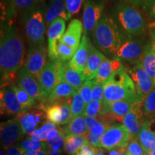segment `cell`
<instances>
[{
    "mask_svg": "<svg viewBox=\"0 0 155 155\" xmlns=\"http://www.w3.org/2000/svg\"><path fill=\"white\" fill-rule=\"evenodd\" d=\"M24 63V43L18 32L11 27L2 30L0 38L2 88L11 85Z\"/></svg>",
    "mask_w": 155,
    "mask_h": 155,
    "instance_id": "obj_1",
    "label": "cell"
},
{
    "mask_svg": "<svg viewBox=\"0 0 155 155\" xmlns=\"http://www.w3.org/2000/svg\"><path fill=\"white\" fill-rule=\"evenodd\" d=\"M145 97L137 91L132 79L124 65L104 83V101L112 103L122 100L144 101Z\"/></svg>",
    "mask_w": 155,
    "mask_h": 155,
    "instance_id": "obj_2",
    "label": "cell"
},
{
    "mask_svg": "<svg viewBox=\"0 0 155 155\" xmlns=\"http://www.w3.org/2000/svg\"><path fill=\"white\" fill-rule=\"evenodd\" d=\"M93 34L97 48L107 55H115L122 45L119 29L111 17H102Z\"/></svg>",
    "mask_w": 155,
    "mask_h": 155,
    "instance_id": "obj_3",
    "label": "cell"
},
{
    "mask_svg": "<svg viewBox=\"0 0 155 155\" xmlns=\"http://www.w3.org/2000/svg\"><path fill=\"white\" fill-rule=\"evenodd\" d=\"M62 63L63 61L61 60H55L48 63L37 78L46 100L54 88L58 83L62 82Z\"/></svg>",
    "mask_w": 155,
    "mask_h": 155,
    "instance_id": "obj_4",
    "label": "cell"
},
{
    "mask_svg": "<svg viewBox=\"0 0 155 155\" xmlns=\"http://www.w3.org/2000/svg\"><path fill=\"white\" fill-rule=\"evenodd\" d=\"M118 19L124 30L129 34L137 35L141 33L144 29V21L140 12L134 7L124 5L117 11Z\"/></svg>",
    "mask_w": 155,
    "mask_h": 155,
    "instance_id": "obj_5",
    "label": "cell"
},
{
    "mask_svg": "<svg viewBox=\"0 0 155 155\" xmlns=\"http://www.w3.org/2000/svg\"><path fill=\"white\" fill-rule=\"evenodd\" d=\"M131 136L124 124H114L106 129L101 137V147L107 150L119 147H126Z\"/></svg>",
    "mask_w": 155,
    "mask_h": 155,
    "instance_id": "obj_6",
    "label": "cell"
},
{
    "mask_svg": "<svg viewBox=\"0 0 155 155\" xmlns=\"http://www.w3.org/2000/svg\"><path fill=\"white\" fill-rule=\"evenodd\" d=\"M0 134L2 146L5 150L20 143L24 133L17 116L7 121L2 122Z\"/></svg>",
    "mask_w": 155,
    "mask_h": 155,
    "instance_id": "obj_7",
    "label": "cell"
},
{
    "mask_svg": "<svg viewBox=\"0 0 155 155\" xmlns=\"http://www.w3.org/2000/svg\"><path fill=\"white\" fill-rule=\"evenodd\" d=\"M47 64V50L44 43L34 44L29 50L24 67L37 78Z\"/></svg>",
    "mask_w": 155,
    "mask_h": 155,
    "instance_id": "obj_8",
    "label": "cell"
},
{
    "mask_svg": "<svg viewBox=\"0 0 155 155\" xmlns=\"http://www.w3.org/2000/svg\"><path fill=\"white\" fill-rule=\"evenodd\" d=\"M17 83L18 86L28 93L36 101L39 102V104H48L37 78L24 66L17 73Z\"/></svg>",
    "mask_w": 155,
    "mask_h": 155,
    "instance_id": "obj_9",
    "label": "cell"
},
{
    "mask_svg": "<svg viewBox=\"0 0 155 155\" xmlns=\"http://www.w3.org/2000/svg\"><path fill=\"white\" fill-rule=\"evenodd\" d=\"M42 12L36 11L30 14L25 22V32L28 40L32 44L44 43L45 25Z\"/></svg>",
    "mask_w": 155,
    "mask_h": 155,
    "instance_id": "obj_10",
    "label": "cell"
},
{
    "mask_svg": "<svg viewBox=\"0 0 155 155\" xmlns=\"http://www.w3.org/2000/svg\"><path fill=\"white\" fill-rule=\"evenodd\" d=\"M143 105L144 101L134 103L131 111L123 120V124L131 134V138H138L139 131L146 120Z\"/></svg>",
    "mask_w": 155,
    "mask_h": 155,
    "instance_id": "obj_11",
    "label": "cell"
},
{
    "mask_svg": "<svg viewBox=\"0 0 155 155\" xmlns=\"http://www.w3.org/2000/svg\"><path fill=\"white\" fill-rule=\"evenodd\" d=\"M45 111L48 121L56 125L68 124L73 119L72 112L67 101L48 104Z\"/></svg>",
    "mask_w": 155,
    "mask_h": 155,
    "instance_id": "obj_12",
    "label": "cell"
},
{
    "mask_svg": "<svg viewBox=\"0 0 155 155\" xmlns=\"http://www.w3.org/2000/svg\"><path fill=\"white\" fill-rule=\"evenodd\" d=\"M0 111L2 115L15 116L25 112V110L12 88V84L3 87L0 92Z\"/></svg>",
    "mask_w": 155,
    "mask_h": 155,
    "instance_id": "obj_13",
    "label": "cell"
},
{
    "mask_svg": "<svg viewBox=\"0 0 155 155\" xmlns=\"http://www.w3.org/2000/svg\"><path fill=\"white\" fill-rule=\"evenodd\" d=\"M128 73L132 79L137 91L144 97L154 87V81L145 71L141 61L136 62Z\"/></svg>",
    "mask_w": 155,
    "mask_h": 155,
    "instance_id": "obj_14",
    "label": "cell"
},
{
    "mask_svg": "<svg viewBox=\"0 0 155 155\" xmlns=\"http://www.w3.org/2000/svg\"><path fill=\"white\" fill-rule=\"evenodd\" d=\"M65 32V20L58 18L53 21L48 26V53L51 61L58 60L57 45L59 40Z\"/></svg>",
    "mask_w": 155,
    "mask_h": 155,
    "instance_id": "obj_15",
    "label": "cell"
},
{
    "mask_svg": "<svg viewBox=\"0 0 155 155\" xmlns=\"http://www.w3.org/2000/svg\"><path fill=\"white\" fill-rule=\"evenodd\" d=\"M103 7L88 1L85 4L83 13V25L85 33L94 32L102 18Z\"/></svg>",
    "mask_w": 155,
    "mask_h": 155,
    "instance_id": "obj_16",
    "label": "cell"
},
{
    "mask_svg": "<svg viewBox=\"0 0 155 155\" xmlns=\"http://www.w3.org/2000/svg\"><path fill=\"white\" fill-rule=\"evenodd\" d=\"M106 58L102 52L96 49L91 42H90L88 61L82 73L85 81H91L94 79L101 64Z\"/></svg>",
    "mask_w": 155,
    "mask_h": 155,
    "instance_id": "obj_17",
    "label": "cell"
},
{
    "mask_svg": "<svg viewBox=\"0 0 155 155\" xmlns=\"http://www.w3.org/2000/svg\"><path fill=\"white\" fill-rule=\"evenodd\" d=\"M83 30V22L79 19H73L69 23L65 33L59 42L78 49L81 44Z\"/></svg>",
    "mask_w": 155,
    "mask_h": 155,
    "instance_id": "obj_18",
    "label": "cell"
},
{
    "mask_svg": "<svg viewBox=\"0 0 155 155\" xmlns=\"http://www.w3.org/2000/svg\"><path fill=\"white\" fill-rule=\"evenodd\" d=\"M90 42V40L87 38L86 35H83L80 45L75 53L73 57L68 62L70 67L80 73H83V69L86 66L87 61H88Z\"/></svg>",
    "mask_w": 155,
    "mask_h": 155,
    "instance_id": "obj_19",
    "label": "cell"
},
{
    "mask_svg": "<svg viewBox=\"0 0 155 155\" xmlns=\"http://www.w3.org/2000/svg\"><path fill=\"white\" fill-rule=\"evenodd\" d=\"M144 54L142 47L138 42L127 41L121 45V46L114 55V58L120 61H140L141 56Z\"/></svg>",
    "mask_w": 155,
    "mask_h": 155,
    "instance_id": "obj_20",
    "label": "cell"
},
{
    "mask_svg": "<svg viewBox=\"0 0 155 155\" xmlns=\"http://www.w3.org/2000/svg\"><path fill=\"white\" fill-rule=\"evenodd\" d=\"M122 65L121 61L117 58L109 59L106 58L101 64L96 77L93 80L97 83L104 84Z\"/></svg>",
    "mask_w": 155,
    "mask_h": 155,
    "instance_id": "obj_21",
    "label": "cell"
},
{
    "mask_svg": "<svg viewBox=\"0 0 155 155\" xmlns=\"http://www.w3.org/2000/svg\"><path fill=\"white\" fill-rule=\"evenodd\" d=\"M135 102L137 101L131 100H122L112 103L104 102V104L105 106V111H109L116 121L123 122L124 117L131 111L134 103Z\"/></svg>",
    "mask_w": 155,
    "mask_h": 155,
    "instance_id": "obj_22",
    "label": "cell"
},
{
    "mask_svg": "<svg viewBox=\"0 0 155 155\" xmlns=\"http://www.w3.org/2000/svg\"><path fill=\"white\" fill-rule=\"evenodd\" d=\"M76 91L73 87L65 81H62L56 86L47 98V104L65 101Z\"/></svg>",
    "mask_w": 155,
    "mask_h": 155,
    "instance_id": "obj_23",
    "label": "cell"
},
{
    "mask_svg": "<svg viewBox=\"0 0 155 155\" xmlns=\"http://www.w3.org/2000/svg\"><path fill=\"white\" fill-rule=\"evenodd\" d=\"M58 18H63L65 21L69 19L65 0H53L46 12L45 22L48 26Z\"/></svg>",
    "mask_w": 155,
    "mask_h": 155,
    "instance_id": "obj_24",
    "label": "cell"
},
{
    "mask_svg": "<svg viewBox=\"0 0 155 155\" xmlns=\"http://www.w3.org/2000/svg\"><path fill=\"white\" fill-rule=\"evenodd\" d=\"M62 81H65L71 85L75 91H78L80 87L82 86L85 78L82 73H80L70 67L69 63L66 61H63L61 68Z\"/></svg>",
    "mask_w": 155,
    "mask_h": 155,
    "instance_id": "obj_25",
    "label": "cell"
},
{
    "mask_svg": "<svg viewBox=\"0 0 155 155\" xmlns=\"http://www.w3.org/2000/svg\"><path fill=\"white\" fill-rule=\"evenodd\" d=\"M138 139L144 152L151 153L155 150V133L151 129L149 120H145L139 131Z\"/></svg>",
    "mask_w": 155,
    "mask_h": 155,
    "instance_id": "obj_26",
    "label": "cell"
},
{
    "mask_svg": "<svg viewBox=\"0 0 155 155\" xmlns=\"http://www.w3.org/2000/svg\"><path fill=\"white\" fill-rule=\"evenodd\" d=\"M86 116L84 114L74 118L64 127H59L65 136L76 135L85 136L88 132L86 123Z\"/></svg>",
    "mask_w": 155,
    "mask_h": 155,
    "instance_id": "obj_27",
    "label": "cell"
},
{
    "mask_svg": "<svg viewBox=\"0 0 155 155\" xmlns=\"http://www.w3.org/2000/svg\"><path fill=\"white\" fill-rule=\"evenodd\" d=\"M25 112L27 114L29 121L35 128L42 127L46 122L49 121L48 120L45 111L38 106L29 108Z\"/></svg>",
    "mask_w": 155,
    "mask_h": 155,
    "instance_id": "obj_28",
    "label": "cell"
},
{
    "mask_svg": "<svg viewBox=\"0 0 155 155\" xmlns=\"http://www.w3.org/2000/svg\"><path fill=\"white\" fill-rule=\"evenodd\" d=\"M88 143L85 136L68 135L65 137L64 150L69 155H75L83 144Z\"/></svg>",
    "mask_w": 155,
    "mask_h": 155,
    "instance_id": "obj_29",
    "label": "cell"
},
{
    "mask_svg": "<svg viewBox=\"0 0 155 155\" xmlns=\"http://www.w3.org/2000/svg\"><path fill=\"white\" fill-rule=\"evenodd\" d=\"M67 101L68 102L70 107H71L73 119L84 114L86 104L78 92L75 91V94L67 100Z\"/></svg>",
    "mask_w": 155,
    "mask_h": 155,
    "instance_id": "obj_30",
    "label": "cell"
},
{
    "mask_svg": "<svg viewBox=\"0 0 155 155\" xmlns=\"http://www.w3.org/2000/svg\"><path fill=\"white\" fill-rule=\"evenodd\" d=\"M140 61L147 74L154 80L155 78V53L152 47L144 52Z\"/></svg>",
    "mask_w": 155,
    "mask_h": 155,
    "instance_id": "obj_31",
    "label": "cell"
},
{
    "mask_svg": "<svg viewBox=\"0 0 155 155\" xmlns=\"http://www.w3.org/2000/svg\"><path fill=\"white\" fill-rule=\"evenodd\" d=\"M12 88L14 90L15 94H16L17 100L20 103V104L22 105L23 108H24L25 111L27 109H29V108L32 107H35V106H38L39 105L38 101H36L32 97H30L28 93L25 91L19 86L12 85Z\"/></svg>",
    "mask_w": 155,
    "mask_h": 155,
    "instance_id": "obj_32",
    "label": "cell"
},
{
    "mask_svg": "<svg viewBox=\"0 0 155 155\" xmlns=\"http://www.w3.org/2000/svg\"><path fill=\"white\" fill-rule=\"evenodd\" d=\"M145 119L152 120L155 119V86L145 96L143 105Z\"/></svg>",
    "mask_w": 155,
    "mask_h": 155,
    "instance_id": "obj_33",
    "label": "cell"
},
{
    "mask_svg": "<svg viewBox=\"0 0 155 155\" xmlns=\"http://www.w3.org/2000/svg\"><path fill=\"white\" fill-rule=\"evenodd\" d=\"M65 137H66V136L64 134L63 131H61V134L55 138L45 141L46 146H47L48 152L50 153L51 152H54L61 153L63 152L64 147H65Z\"/></svg>",
    "mask_w": 155,
    "mask_h": 155,
    "instance_id": "obj_34",
    "label": "cell"
},
{
    "mask_svg": "<svg viewBox=\"0 0 155 155\" xmlns=\"http://www.w3.org/2000/svg\"><path fill=\"white\" fill-rule=\"evenodd\" d=\"M18 146L24 151H47V146L45 141L32 140L30 137L21 141Z\"/></svg>",
    "mask_w": 155,
    "mask_h": 155,
    "instance_id": "obj_35",
    "label": "cell"
},
{
    "mask_svg": "<svg viewBox=\"0 0 155 155\" xmlns=\"http://www.w3.org/2000/svg\"><path fill=\"white\" fill-rule=\"evenodd\" d=\"M77 48H74L67 45L58 42L57 45V53L58 56V60L62 61H71V59L73 57Z\"/></svg>",
    "mask_w": 155,
    "mask_h": 155,
    "instance_id": "obj_36",
    "label": "cell"
},
{
    "mask_svg": "<svg viewBox=\"0 0 155 155\" xmlns=\"http://www.w3.org/2000/svg\"><path fill=\"white\" fill-rule=\"evenodd\" d=\"M104 111H105V106H104V102L92 101L86 106L84 115L96 118L100 114L104 112Z\"/></svg>",
    "mask_w": 155,
    "mask_h": 155,
    "instance_id": "obj_37",
    "label": "cell"
},
{
    "mask_svg": "<svg viewBox=\"0 0 155 155\" xmlns=\"http://www.w3.org/2000/svg\"><path fill=\"white\" fill-rule=\"evenodd\" d=\"M94 81H85L82 86L78 90V94L83 98L86 104H88L92 101V88Z\"/></svg>",
    "mask_w": 155,
    "mask_h": 155,
    "instance_id": "obj_38",
    "label": "cell"
},
{
    "mask_svg": "<svg viewBox=\"0 0 155 155\" xmlns=\"http://www.w3.org/2000/svg\"><path fill=\"white\" fill-rule=\"evenodd\" d=\"M17 118L19 122L21 128H22L23 133L25 134L30 136L31 134L32 133V131L35 129V128L31 124L30 122L29 121L26 113L25 112H22V113L18 114V115H17Z\"/></svg>",
    "mask_w": 155,
    "mask_h": 155,
    "instance_id": "obj_39",
    "label": "cell"
},
{
    "mask_svg": "<svg viewBox=\"0 0 155 155\" xmlns=\"http://www.w3.org/2000/svg\"><path fill=\"white\" fill-rule=\"evenodd\" d=\"M65 2L70 19L73 15L79 12L82 7L83 0H65Z\"/></svg>",
    "mask_w": 155,
    "mask_h": 155,
    "instance_id": "obj_40",
    "label": "cell"
},
{
    "mask_svg": "<svg viewBox=\"0 0 155 155\" xmlns=\"http://www.w3.org/2000/svg\"><path fill=\"white\" fill-rule=\"evenodd\" d=\"M127 152L131 155H144V151L138 138H131L127 145Z\"/></svg>",
    "mask_w": 155,
    "mask_h": 155,
    "instance_id": "obj_41",
    "label": "cell"
},
{
    "mask_svg": "<svg viewBox=\"0 0 155 155\" xmlns=\"http://www.w3.org/2000/svg\"><path fill=\"white\" fill-rule=\"evenodd\" d=\"M104 84L97 83L94 81L92 88V101H104Z\"/></svg>",
    "mask_w": 155,
    "mask_h": 155,
    "instance_id": "obj_42",
    "label": "cell"
},
{
    "mask_svg": "<svg viewBox=\"0 0 155 155\" xmlns=\"http://www.w3.org/2000/svg\"><path fill=\"white\" fill-rule=\"evenodd\" d=\"M17 9L20 10H28L35 5L37 0H12Z\"/></svg>",
    "mask_w": 155,
    "mask_h": 155,
    "instance_id": "obj_43",
    "label": "cell"
},
{
    "mask_svg": "<svg viewBox=\"0 0 155 155\" xmlns=\"http://www.w3.org/2000/svg\"><path fill=\"white\" fill-rule=\"evenodd\" d=\"M86 138L88 140V143L91 144L93 147H96V148H99L101 147V137L102 136L97 135L91 132L88 131V132L85 135Z\"/></svg>",
    "mask_w": 155,
    "mask_h": 155,
    "instance_id": "obj_44",
    "label": "cell"
},
{
    "mask_svg": "<svg viewBox=\"0 0 155 155\" xmlns=\"http://www.w3.org/2000/svg\"><path fill=\"white\" fill-rule=\"evenodd\" d=\"M75 155H96V148L89 143L83 144Z\"/></svg>",
    "mask_w": 155,
    "mask_h": 155,
    "instance_id": "obj_45",
    "label": "cell"
},
{
    "mask_svg": "<svg viewBox=\"0 0 155 155\" xmlns=\"http://www.w3.org/2000/svg\"><path fill=\"white\" fill-rule=\"evenodd\" d=\"M25 151L19 147L18 145H15L5 150V155H24Z\"/></svg>",
    "mask_w": 155,
    "mask_h": 155,
    "instance_id": "obj_46",
    "label": "cell"
},
{
    "mask_svg": "<svg viewBox=\"0 0 155 155\" xmlns=\"http://www.w3.org/2000/svg\"><path fill=\"white\" fill-rule=\"evenodd\" d=\"M86 116V123L87 126V129H88V131H91L94 127H96V125L99 124L101 123L99 120H98L95 117H91V116Z\"/></svg>",
    "mask_w": 155,
    "mask_h": 155,
    "instance_id": "obj_47",
    "label": "cell"
},
{
    "mask_svg": "<svg viewBox=\"0 0 155 155\" xmlns=\"http://www.w3.org/2000/svg\"><path fill=\"white\" fill-rule=\"evenodd\" d=\"M108 127H108V126L104 124L101 123V124H99L96 125V127H94L91 129V130L89 131H91V132L95 134L103 136V134H104V132H105L106 130L108 129Z\"/></svg>",
    "mask_w": 155,
    "mask_h": 155,
    "instance_id": "obj_48",
    "label": "cell"
},
{
    "mask_svg": "<svg viewBox=\"0 0 155 155\" xmlns=\"http://www.w3.org/2000/svg\"><path fill=\"white\" fill-rule=\"evenodd\" d=\"M127 152V149L126 147H119L109 150L108 155H125Z\"/></svg>",
    "mask_w": 155,
    "mask_h": 155,
    "instance_id": "obj_49",
    "label": "cell"
},
{
    "mask_svg": "<svg viewBox=\"0 0 155 155\" xmlns=\"http://www.w3.org/2000/svg\"><path fill=\"white\" fill-rule=\"evenodd\" d=\"M61 131L59 129V127H58V129H54V130H52L49 131V132L48 133V135H47V139L48 140H50V139H52L53 138H55V137H57L61 134Z\"/></svg>",
    "mask_w": 155,
    "mask_h": 155,
    "instance_id": "obj_50",
    "label": "cell"
},
{
    "mask_svg": "<svg viewBox=\"0 0 155 155\" xmlns=\"http://www.w3.org/2000/svg\"><path fill=\"white\" fill-rule=\"evenodd\" d=\"M24 155H48L47 151H25Z\"/></svg>",
    "mask_w": 155,
    "mask_h": 155,
    "instance_id": "obj_51",
    "label": "cell"
},
{
    "mask_svg": "<svg viewBox=\"0 0 155 155\" xmlns=\"http://www.w3.org/2000/svg\"><path fill=\"white\" fill-rule=\"evenodd\" d=\"M150 12L152 17H155V0H151L150 6Z\"/></svg>",
    "mask_w": 155,
    "mask_h": 155,
    "instance_id": "obj_52",
    "label": "cell"
},
{
    "mask_svg": "<svg viewBox=\"0 0 155 155\" xmlns=\"http://www.w3.org/2000/svg\"><path fill=\"white\" fill-rule=\"evenodd\" d=\"M96 155H106V150L102 148H96Z\"/></svg>",
    "mask_w": 155,
    "mask_h": 155,
    "instance_id": "obj_53",
    "label": "cell"
},
{
    "mask_svg": "<svg viewBox=\"0 0 155 155\" xmlns=\"http://www.w3.org/2000/svg\"><path fill=\"white\" fill-rule=\"evenodd\" d=\"M150 28L151 29V31H152V35L155 40V22L151 23L150 25Z\"/></svg>",
    "mask_w": 155,
    "mask_h": 155,
    "instance_id": "obj_54",
    "label": "cell"
},
{
    "mask_svg": "<svg viewBox=\"0 0 155 155\" xmlns=\"http://www.w3.org/2000/svg\"><path fill=\"white\" fill-rule=\"evenodd\" d=\"M149 121H150V127L151 128V129L155 133V119L149 120Z\"/></svg>",
    "mask_w": 155,
    "mask_h": 155,
    "instance_id": "obj_55",
    "label": "cell"
},
{
    "mask_svg": "<svg viewBox=\"0 0 155 155\" xmlns=\"http://www.w3.org/2000/svg\"><path fill=\"white\" fill-rule=\"evenodd\" d=\"M48 155H62L61 153L59 152H51L50 153H48Z\"/></svg>",
    "mask_w": 155,
    "mask_h": 155,
    "instance_id": "obj_56",
    "label": "cell"
},
{
    "mask_svg": "<svg viewBox=\"0 0 155 155\" xmlns=\"http://www.w3.org/2000/svg\"><path fill=\"white\" fill-rule=\"evenodd\" d=\"M129 1H131V2H133V3H139V2H140L142 1V0H129Z\"/></svg>",
    "mask_w": 155,
    "mask_h": 155,
    "instance_id": "obj_57",
    "label": "cell"
},
{
    "mask_svg": "<svg viewBox=\"0 0 155 155\" xmlns=\"http://www.w3.org/2000/svg\"><path fill=\"white\" fill-rule=\"evenodd\" d=\"M152 48L154 50H155V40H154V42H153V44H152Z\"/></svg>",
    "mask_w": 155,
    "mask_h": 155,
    "instance_id": "obj_58",
    "label": "cell"
},
{
    "mask_svg": "<svg viewBox=\"0 0 155 155\" xmlns=\"http://www.w3.org/2000/svg\"><path fill=\"white\" fill-rule=\"evenodd\" d=\"M150 154L151 155H155V150H154V151H152V152H151V153H150Z\"/></svg>",
    "mask_w": 155,
    "mask_h": 155,
    "instance_id": "obj_59",
    "label": "cell"
},
{
    "mask_svg": "<svg viewBox=\"0 0 155 155\" xmlns=\"http://www.w3.org/2000/svg\"><path fill=\"white\" fill-rule=\"evenodd\" d=\"M144 155H151L150 153H147V152H144Z\"/></svg>",
    "mask_w": 155,
    "mask_h": 155,
    "instance_id": "obj_60",
    "label": "cell"
},
{
    "mask_svg": "<svg viewBox=\"0 0 155 155\" xmlns=\"http://www.w3.org/2000/svg\"><path fill=\"white\" fill-rule=\"evenodd\" d=\"M125 155H131V154H129V153L127 152V153H126V154H125Z\"/></svg>",
    "mask_w": 155,
    "mask_h": 155,
    "instance_id": "obj_61",
    "label": "cell"
},
{
    "mask_svg": "<svg viewBox=\"0 0 155 155\" xmlns=\"http://www.w3.org/2000/svg\"><path fill=\"white\" fill-rule=\"evenodd\" d=\"M153 81H154V86H155V78H154V79Z\"/></svg>",
    "mask_w": 155,
    "mask_h": 155,
    "instance_id": "obj_62",
    "label": "cell"
},
{
    "mask_svg": "<svg viewBox=\"0 0 155 155\" xmlns=\"http://www.w3.org/2000/svg\"><path fill=\"white\" fill-rule=\"evenodd\" d=\"M152 50H153V51H154V53H155V50H153V49H152Z\"/></svg>",
    "mask_w": 155,
    "mask_h": 155,
    "instance_id": "obj_63",
    "label": "cell"
}]
</instances>
